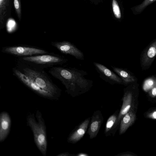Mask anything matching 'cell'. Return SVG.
Segmentation results:
<instances>
[{"label":"cell","mask_w":156,"mask_h":156,"mask_svg":"<svg viewBox=\"0 0 156 156\" xmlns=\"http://www.w3.org/2000/svg\"><path fill=\"white\" fill-rule=\"evenodd\" d=\"M154 0H149V1H154Z\"/></svg>","instance_id":"24"},{"label":"cell","mask_w":156,"mask_h":156,"mask_svg":"<svg viewBox=\"0 0 156 156\" xmlns=\"http://www.w3.org/2000/svg\"><path fill=\"white\" fill-rule=\"evenodd\" d=\"M156 56V39L146 49L143 54L142 60V67L149 66Z\"/></svg>","instance_id":"13"},{"label":"cell","mask_w":156,"mask_h":156,"mask_svg":"<svg viewBox=\"0 0 156 156\" xmlns=\"http://www.w3.org/2000/svg\"><path fill=\"white\" fill-rule=\"evenodd\" d=\"M73 155L67 152L63 153H61L59 154H58V156H69L72 155Z\"/></svg>","instance_id":"21"},{"label":"cell","mask_w":156,"mask_h":156,"mask_svg":"<svg viewBox=\"0 0 156 156\" xmlns=\"http://www.w3.org/2000/svg\"><path fill=\"white\" fill-rule=\"evenodd\" d=\"M90 120V118H88L81 123L77 129L69 135L68 138V142L74 144L80 140L85 133Z\"/></svg>","instance_id":"12"},{"label":"cell","mask_w":156,"mask_h":156,"mask_svg":"<svg viewBox=\"0 0 156 156\" xmlns=\"http://www.w3.org/2000/svg\"><path fill=\"white\" fill-rule=\"evenodd\" d=\"M112 6L113 13L115 17L120 19L121 17V13L119 5L116 0H113Z\"/></svg>","instance_id":"18"},{"label":"cell","mask_w":156,"mask_h":156,"mask_svg":"<svg viewBox=\"0 0 156 156\" xmlns=\"http://www.w3.org/2000/svg\"><path fill=\"white\" fill-rule=\"evenodd\" d=\"M133 95L131 92L129 90L126 91L122 98V105L119 112L114 133L116 131V129L119 124L122 118L133 107Z\"/></svg>","instance_id":"9"},{"label":"cell","mask_w":156,"mask_h":156,"mask_svg":"<svg viewBox=\"0 0 156 156\" xmlns=\"http://www.w3.org/2000/svg\"><path fill=\"white\" fill-rule=\"evenodd\" d=\"M1 51L2 53L16 57L31 56L50 52L47 50L40 47L25 45L3 47Z\"/></svg>","instance_id":"5"},{"label":"cell","mask_w":156,"mask_h":156,"mask_svg":"<svg viewBox=\"0 0 156 156\" xmlns=\"http://www.w3.org/2000/svg\"><path fill=\"white\" fill-rule=\"evenodd\" d=\"M119 112L117 110L111 115L108 119L106 123L105 134L106 136H110L111 133L113 135L114 128L117 122Z\"/></svg>","instance_id":"16"},{"label":"cell","mask_w":156,"mask_h":156,"mask_svg":"<svg viewBox=\"0 0 156 156\" xmlns=\"http://www.w3.org/2000/svg\"><path fill=\"white\" fill-rule=\"evenodd\" d=\"M147 116L149 118L156 119V110L148 114Z\"/></svg>","instance_id":"20"},{"label":"cell","mask_w":156,"mask_h":156,"mask_svg":"<svg viewBox=\"0 0 156 156\" xmlns=\"http://www.w3.org/2000/svg\"><path fill=\"white\" fill-rule=\"evenodd\" d=\"M13 75L21 83L39 95L50 99H56L49 92L39 87L27 75L19 70L15 66L12 68Z\"/></svg>","instance_id":"6"},{"label":"cell","mask_w":156,"mask_h":156,"mask_svg":"<svg viewBox=\"0 0 156 156\" xmlns=\"http://www.w3.org/2000/svg\"><path fill=\"white\" fill-rule=\"evenodd\" d=\"M11 119L9 114L3 111L0 114V142H3L8 136L10 129Z\"/></svg>","instance_id":"11"},{"label":"cell","mask_w":156,"mask_h":156,"mask_svg":"<svg viewBox=\"0 0 156 156\" xmlns=\"http://www.w3.org/2000/svg\"><path fill=\"white\" fill-rule=\"evenodd\" d=\"M149 94L152 98L156 97V85L150 90L149 92Z\"/></svg>","instance_id":"19"},{"label":"cell","mask_w":156,"mask_h":156,"mask_svg":"<svg viewBox=\"0 0 156 156\" xmlns=\"http://www.w3.org/2000/svg\"><path fill=\"white\" fill-rule=\"evenodd\" d=\"M156 85V79L153 77L149 78L146 80L143 84V88L146 91L151 90Z\"/></svg>","instance_id":"17"},{"label":"cell","mask_w":156,"mask_h":156,"mask_svg":"<svg viewBox=\"0 0 156 156\" xmlns=\"http://www.w3.org/2000/svg\"><path fill=\"white\" fill-rule=\"evenodd\" d=\"M103 120V117L100 111L97 110L94 112L87 131L90 139L96 137Z\"/></svg>","instance_id":"10"},{"label":"cell","mask_w":156,"mask_h":156,"mask_svg":"<svg viewBox=\"0 0 156 156\" xmlns=\"http://www.w3.org/2000/svg\"><path fill=\"white\" fill-rule=\"evenodd\" d=\"M14 4L15 8L18 9L19 7V4L17 0H14Z\"/></svg>","instance_id":"23"},{"label":"cell","mask_w":156,"mask_h":156,"mask_svg":"<svg viewBox=\"0 0 156 156\" xmlns=\"http://www.w3.org/2000/svg\"><path fill=\"white\" fill-rule=\"evenodd\" d=\"M133 155L129 154L128 153H120V154H119L116 156H133Z\"/></svg>","instance_id":"22"},{"label":"cell","mask_w":156,"mask_h":156,"mask_svg":"<svg viewBox=\"0 0 156 156\" xmlns=\"http://www.w3.org/2000/svg\"><path fill=\"white\" fill-rule=\"evenodd\" d=\"M48 73L59 80L73 97L87 92L93 86V81L85 77L87 72L75 68L56 66L50 68Z\"/></svg>","instance_id":"1"},{"label":"cell","mask_w":156,"mask_h":156,"mask_svg":"<svg viewBox=\"0 0 156 156\" xmlns=\"http://www.w3.org/2000/svg\"><path fill=\"white\" fill-rule=\"evenodd\" d=\"M93 64L100 78L106 82L112 85L122 83L121 78L116 73L104 65L96 62H94Z\"/></svg>","instance_id":"8"},{"label":"cell","mask_w":156,"mask_h":156,"mask_svg":"<svg viewBox=\"0 0 156 156\" xmlns=\"http://www.w3.org/2000/svg\"><path fill=\"white\" fill-rule=\"evenodd\" d=\"M36 121L33 114L28 115L27 118L28 125L32 130L34 142L41 153L46 156L47 148L46 126L42 114L39 110L36 112Z\"/></svg>","instance_id":"3"},{"label":"cell","mask_w":156,"mask_h":156,"mask_svg":"<svg viewBox=\"0 0 156 156\" xmlns=\"http://www.w3.org/2000/svg\"><path fill=\"white\" fill-rule=\"evenodd\" d=\"M114 71L121 78L122 83L128 84L135 80V77L125 69L111 66Z\"/></svg>","instance_id":"15"},{"label":"cell","mask_w":156,"mask_h":156,"mask_svg":"<svg viewBox=\"0 0 156 156\" xmlns=\"http://www.w3.org/2000/svg\"><path fill=\"white\" fill-rule=\"evenodd\" d=\"M2 0H0V2H1Z\"/></svg>","instance_id":"25"},{"label":"cell","mask_w":156,"mask_h":156,"mask_svg":"<svg viewBox=\"0 0 156 156\" xmlns=\"http://www.w3.org/2000/svg\"><path fill=\"white\" fill-rule=\"evenodd\" d=\"M51 45L61 53L71 55L78 60H84L83 52L75 45L68 41H52Z\"/></svg>","instance_id":"7"},{"label":"cell","mask_w":156,"mask_h":156,"mask_svg":"<svg viewBox=\"0 0 156 156\" xmlns=\"http://www.w3.org/2000/svg\"><path fill=\"white\" fill-rule=\"evenodd\" d=\"M136 118L133 107L122 118L120 123L119 134L122 135L134 123Z\"/></svg>","instance_id":"14"},{"label":"cell","mask_w":156,"mask_h":156,"mask_svg":"<svg viewBox=\"0 0 156 156\" xmlns=\"http://www.w3.org/2000/svg\"><path fill=\"white\" fill-rule=\"evenodd\" d=\"M15 66L32 80L39 87L49 92L56 99L61 94V89L54 83L50 76L42 69L16 60Z\"/></svg>","instance_id":"2"},{"label":"cell","mask_w":156,"mask_h":156,"mask_svg":"<svg viewBox=\"0 0 156 156\" xmlns=\"http://www.w3.org/2000/svg\"><path fill=\"white\" fill-rule=\"evenodd\" d=\"M16 60L44 69L58 65H62L68 61L63 55L50 52L31 56L16 57Z\"/></svg>","instance_id":"4"}]
</instances>
